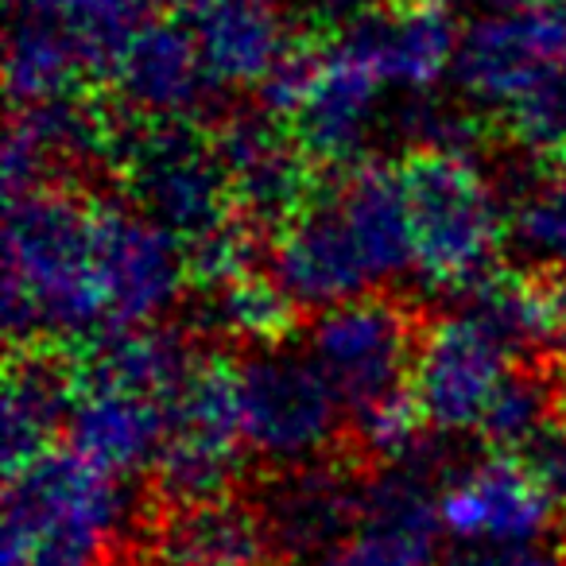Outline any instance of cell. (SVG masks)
<instances>
[{"label":"cell","instance_id":"cell-31","mask_svg":"<svg viewBox=\"0 0 566 566\" xmlns=\"http://www.w3.org/2000/svg\"><path fill=\"white\" fill-rule=\"evenodd\" d=\"M442 566H563L547 543H450Z\"/></svg>","mask_w":566,"mask_h":566},{"label":"cell","instance_id":"cell-2","mask_svg":"<svg viewBox=\"0 0 566 566\" xmlns=\"http://www.w3.org/2000/svg\"><path fill=\"white\" fill-rule=\"evenodd\" d=\"M4 326L28 346L86 349L113 334L97 283V198L63 187L9 198Z\"/></svg>","mask_w":566,"mask_h":566},{"label":"cell","instance_id":"cell-19","mask_svg":"<svg viewBox=\"0 0 566 566\" xmlns=\"http://www.w3.org/2000/svg\"><path fill=\"white\" fill-rule=\"evenodd\" d=\"M117 144L105 105L90 102L86 94H66L48 105L17 109L4 136V190L9 198L55 187L59 175L71 164L94 159Z\"/></svg>","mask_w":566,"mask_h":566},{"label":"cell","instance_id":"cell-10","mask_svg":"<svg viewBox=\"0 0 566 566\" xmlns=\"http://www.w3.org/2000/svg\"><path fill=\"white\" fill-rule=\"evenodd\" d=\"M516 369L520 361L504 342L473 311L458 307L419 331L411 400L431 434H470L481 431L496 392Z\"/></svg>","mask_w":566,"mask_h":566},{"label":"cell","instance_id":"cell-29","mask_svg":"<svg viewBox=\"0 0 566 566\" xmlns=\"http://www.w3.org/2000/svg\"><path fill=\"white\" fill-rule=\"evenodd\" d=\"M512 233L539 264L566 272V156L524 190L512 210Z\"/></svg>","mask_w":566,"mask_h":566},{"label":"cell","instance_id":"cell-3","mask_svg":"<svg viewBox=\"0 0 566 566\" xmlns=\"http://www.w3.org/2000/svg\"><path fill=\"white\" fill-rule=\"evenodd\" d=\"M128 512L125 481L71 447L51 450L9 473L0 566H117L113 543Z\"/></svg>","mask_w":566,"mask_h":566},{"label":"cell","instance_id":"cell-24","mask_svg":"<svg viewBox=\"0 0 566 566\" xmlns=\"http://www.w3.org/2000/svg\"><path fill=\"white\" fill-rule=\"evenodd\" d=\"M272 539L256 509L237 501H210L175 509L156 539L159 566H264Z\"/></svg>","mask_w":566,"mask_h":566},{"label":"cell","instance_id":"cell-8","mask_svg":"<svg viewBox=\"0 0 566 566\" xmlns=\"http://www.w3.org/2000/svg\"><path fill=\"white\" fill-rule=\"evenodd\" d=\"M249 454L237 411V365L226 357H198L171 396V427L156 462L159 493L175 509L226 501Z\"/></svg>","mask_w":566,"mask_h":566},{"label":"cell","instance_id":"cell-1","mask_svg":"<svg viewBox=\"0 0 566 566\" xmlns=\"http://www.w3.org/2000/svg\"><path fill=\"white\" fill-rule=\"evenodd\" d=\"M416 272L408 195L400 164L365 159L334 195H315L280 229L268 275L280 292L315 315L373 295Z\"/></svg>","mask_w":566,"mask_h":566},{"label":"cell","instance_id":"cell-26","mask_svg":"<svg viewBox=\"0 0 566 566\" xmlns=\"http://www.w3.org/2000/svg\"><path fill=\"white\" fill-rule=\"evenodd\" d=\"M198 357L187 349V342L164 326H136V331H113L82 349V365L74 377L97 380V385L133 388V392L167 400L179 392L187 373Z\"/></svg>","mask_w":566,"mask_h":566},{"label":"cell","instance_id":"cell-15","mask_svg":"<svg viewBox=\"0 0 566 566\" xmlns=\"http://www.w3.org/2000/svg\"><path fill=\"white\" fill-rule=\"evenodd\" d=\"M109 82L120 105L144 125H190L206 109V97L218 90L190 24L167 17L136 28L113 63Z\"/></svg>","mask_w":566,"mask_h":566},{"label":"cell","instance_id":"cell-27","mask_svg":"<svg viewBox=\"0 0 566 566\" xmlns=\"http://www.w3.org/2000/svg\"><path fill=\"white\" fill-rule=\"evenodd\" d=\"M295 303L280 292V283L268 272H252L226 287L206 292V323L229 338L252 342L256 349L280 346V338L292 326Z\"/></svg>","mask_w":566,"mask_h":566},{"label":"cell","instance_id":"cell-36","mask_svg":"<svg viewBox=\"0 0 566 566\" xmlns=\"http://www.w3.org/2000/svg\"><path fill=\"white\" fill-rule=\"evenodd\" d=\"M419 4H431V9L450 12V9H454V4H465V0H419Z\"/></svg>","mask_w":566,"mask_h":566},{"label":"cell","instance_id":"cell-12","mask_svg":"<svg viewBox=\"0 0 566 566\" xmlns=\"http://www.w3.org/2000/svg\"><path fill=\"white\" fill-rule=\"evenodd\" d=\"M439 454L380 465L365 481L361 524L311 566H442Z\"/></svg>","mask_w":566,"mask_h":566},{"label":"cell","instance_id":"cell-21","mask_svg":"<svg viewBox=\"0 0 566 566\" xmlns=\"http://www.w3.org/2000/svg\"><path fill=\"white\" fill-rule=\"evenodd\" d=\"M190 32L218 90H264L300 43L275 0H202Z\"/></svg>","mask_w":566,"mask_h":566},{"label":"cell","instance_id":"cell-9","mask_svg":"<svg viewBox=\"0 0 566 566\" xmlns=\"http://www.w3.org/2000/svg\"><path fill=\"white\" fill-rule=\"evenodd\" d=\"M419 331L396 300L365 295L315 315L303 354L315 361L346 416L377 408L408 392Z\"/></svg>","mask_w":566,"mask_h":566},{"label":"cell","instance_id":"cell-4","mask_svg":"<svg viewBox=\"0 0 566 566\" xmlns=\"http://www.w3.org/2000/svg\"><path fill=\"white\" fill-rule=\"evenodd\" d=\"M416 272L431 292L470 295L489 275L512 221L473 151H411L400 164Z\"/></svg>","mask_w":566,"mask_h":566},{"label":"cell","instance_id":"cell-5","mask_svg":"<svg viewBox=\"0 0 566 566\" xmlns=\"http://www.w3.org/2000/svg\"><path fill=\"white\" fill-rule=\"evenodd\" d=\"M388 90L338 40L295 43L260 90L264 113L287 125L315 167H349L365 156Z\"/></svg>","mask_w":566,"mask_h":566},{"label":"cell","instance_id":"cell-13","mask_svg":"<svg viewBox=\"0 0 566 566\" xmlns=\"http://www.w3.org/2000/svg\"><path fill=\"white\" fill-rule=\"evenodd\" d=\"M558 71H566V59L547 9H493L462 32L454 82L473 109L501 120Z\"/></svg>","mask_w":566,"mask_h":566},{"label":"cell","instance_id":"cell-30","mask_svg":"<svg viewBox=\"0 0 566 566\" xmlns=\"http://www.w3.org/2000/svg\"><path fill=\"white\" fill-rule=\"evenodd\" d=\"M524 473L535 481L543 501L551 504L555 520H566V408H558L547 423L535 431V439L516 454Z\"/></svg>","mask_w":566,"mask_h":566},{"label":"cell","instance_id":"cell-7","mask_svg":"<svg viewBox=\"0 0 566 566\" xmlns=\"http://www.w3.org/2000/svg\"><path fill=\"white\" fill-rule=\"evenodd\" d=\"M120 179L128 206L148 213L187 249L237 218L218 140L195 125H144L125 136Z\"/></svg>","mask_w":566,"mask_h":566},{"label":"cell","instance_id":"cell-6","mask_svg":"<svg viewBox=\"0 0 566 566\" xmlns=\"http://www.w3.org/2000/svg\"><path fill=\"white\" fill-rule=\"evenodd\" d=\"M244 450L275 470L326 462L342 431V400L303 349L264 346L237 361Z\"/></svg>","mask_w":566,"mask_h":566},{"label":"cell","instance_id":"cell-17","mask_svg":"<svg viewBox=\"0 0 566 566\" xmlns=\"http://www.w3.org/2000/svg\"><path fill=\"white\" fill-rule=\"evenodd\" d=\"M439 524L450 543H547L555 512L509 454L442 473Z\"/></svg>","mask_w":566,"mask_h":566},{"label":"cell","instance_id":"cell-16","mask_svg":"<svg viewBox=\"0 0 566 566\" xmlns=\"http://www.w3.org/2000/svg\"><path fill=\"white\" fill-rule=\"evenodd\" d=\"M334 40L354 51L385 90L427 97L447 78H454L462 32L454 28L450 12L403 0V4H377L361 20L334 32Z\"/></svg>","mask_w":566,"mask_h":566},{"label":"cell","instance_id":"cell-32","mask_svg":"<svg viewBox=\"0 0 566 566\" xmlns=\"http://www.w3.org/2000/svg\"><path fill=\"white\" fill-rule=\"evenodd\" d=\"M303 9L311 12V20L323 28H349L354 20H361L369 9H377V0H303Z\"/></svg>","mask_w":566,"mask_h":566},{"label":"cell","instance_id":"cell-34","mask_svg":"<svg viewBox=\"0 0 566 566\" xmlns=\"http://www.w3.org/2000/svg\"><path fill=\"white\" fill-rule=\"evenodd\" d=\"M551 20H555V32H558V48H563V59H566V0H555L551 4Z\"/></svg>","mask_w":566,"mask_h":566},{"label":"cell","instance_id":"cell-23","mask_svg":"<svg viewBox=\"0 0 566 566\" xmlns=\"http://www.w3.org/2000/svg\"><path fill=\"white\" fill-rule=\"evenodd\" d=\"M82 78H90L78 48L66 28L51 17L43 0L12 4L9 51H4V86L17 109L48 105L66 94H78Z\"/></svg>","mask_w":566,"mask_h":566},{"label":"cell","instance_id":"cell-11","mask_svg":"<svg viewBox=\"0 0 566 566\" xmlns=\"http://www.w3.org/2000/svg\"><path fill=\"white\" fill-rule=\"evenodd\" d=\"M190 280L187 244L136 206L97 198V283L113 331L156 326Z\"/></svg>","mask_w":566,"mask_h":566},{"label":"cell","instance_id":"cell-38","mask_svg":"<svg viewBox=\"0 0 566 566\" xmlns=\"http://www.w3.org/2000/svg\"><path fill=\"white\" fill-rule=\"evenodd\" d=\"M563 566H566V558H563Z\"/></svg>","mask_w":566,"mask_h":566},{"label":"cell","instance_id":"cell-37","mask_svg":"<svg viewBox=\"0 0 566 566\" xmlns=\"http://www.w3.org/2000/svg\"><path fill=\"white\" fill-rule=\"evenodd\" d=\"M12 4H20V0H12Z\"/></svg>","mask_w":566,"mask_h":566},{"label":"cell","instance_id":"cell-18","mask_svg":"<svg viewBox=\"0 0 566 566\" xmlns=\"http://www.w3.org/2000/svg\"><path fill=\"white\" fill-rule=\"evenodd\" d=\"M256 512L275 555L311 566L361 524L365 481L349 478L334 462L280 470Z\"/></svg>","mask_w":566,"mask_h":566},{"label":"cell","instance_id":"cell-25","mask_svg":"<svg viewBox=\"0 0 566 566\" xmlns=\"http://www.w3.org/2000/svg\"><path fill=\"white\" fill-rule=\"evenodd\" d=\"M462 307L473 311L516 361L543 354L555 342L566 346V292L547 275L496 272L465 295Z\"/></svg>","mask_w":566,"mask_h":566},{"label":"cell","instance_id":"cell-22","mask_svg":"<svg viewBox=\"0 0 566 566\" xmlns=\"http://www.w3.org/2000/svg\"><path fill=\"white\" fill-rule=\"evenodd\" d=\"M74 408V377L43 354H17L4 377L0 403V442H4V473L59 450L66 439V419Z\"/></svg>","mask_w":566,"mask_h":566},{"label":"cell","instance_id":"cell-20","mask_svg":"<svg viewBox=\"0 0 566 566\" xmlns=\"http://www.w3.org/2000/svg\"><path fill=\"white\" fill-rule=\"evenodd\" d=\"M171 403L133 388L74 377V408L66 419V447L113 478L156 470L164 454Z\"/></svg>","mask_w":566,"mask_h":566},{"label":"cell","instance_id":"cell-14","mask_svg":"<svg viewBox=\"0 0 566 566\" xmlns=\"http://www.w3.org/2000/svg\"><path fill=\"white\" fill-rule=\"evenodd\" d=\"M218 156L226 167L233 213L252 229H283L315 202L311 159L295 136L268 113H244L218 128Z\"/></svg>","mask_w":566,"mask_h":566},{"label":"cell","instance_id":"cell-35","mask_svg":"<svg viewBox=\"0 0 566 566\" xmlns=\"http://www.w3.org/2000/svg\"><path fill=\"white\" fill-rule=\"evenodd\" d=\"M555 0H501V9H551Z\"/></svg>","mask_w":566,"mask_h":566},{"label":"cell","instance_id":"cell-28","mask_svg":"<svg viewBox=\"0 0 566 566\" xmlns=\"http://www.w3.org/2000/svg\"><path fill=\"white\" fill-rule=\"evenodd\" d=\"M555 411H558L555 388H551L539 373L516 369L509 380H504L501 392H496L493 408H489V416H485V423H481L478 434L493 450L516 458L520 450L535 439V431L555 416Z\"/></svg>","mask_w":566,"mask_h":566},{"label":"cell","instance_id":"cell-33","mask_svg":"<svg viewBox=\"0 0 566 566\" xmlns=\"http://www.w3.org/2000/svg\"><path fill=\"white\" fill-rule=\"evenodd\" d=\"M144 12H156V17H167V20H175L179 12H195L202 0H136Z\"/></svg>","mask_w":566,"mask_h":566}]
</instances>
